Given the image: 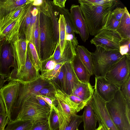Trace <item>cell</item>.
I'll list each match as a JSON object with an SVG mask.
<instances>
[{"instance_id": "obj_1", "label": "cell", "mask_w": 130, "mask_h": 130, "mask_svg": "<svg viewBox=\"0 0 130 130\" xmlns=\"http://www.w3.org/2000/svg\"><path fill=\"white\" fill-rule=\"evenodd\" d=\"M78 2L89 34L95 36L103 28L110 13L114 8H105L94 5L88 0H79Z\"/></svg>"}, {"instance_id": "obj_2", "label": "cell", "mask_w": 130, "mask_h": 130, "mask_svg": "<svg viewBox=\"0 0 130 130\" xmlns=\"http://www.w3.org/2000/svg\"><path fill=\"white\" fill-rule=\"evenodd\" d=\"M108 112L119 130H130V103L119 89L113 98L106 102Z\"/></svg>"}, {"instance_id": "obj_3", "label": "cell", "mask_w": 130, "mask_h": 130, "mask_svg": "<svg viewBox=\"0 0 130 130\" xmlns=\"http://www.w3.org/2000/svg\"><path fill=\"white\" fill-rule=\"evenodd\" d=\"M38 11L40 30L39 58L41 61L52 55L56 45L51 19L42 12Z\"/></svg>"}, {"instance_id": "obj_4", "label": "cell", "mask_w": 130, "mask_h": 130, "mask_svg": "<svg viewBox=\"0 0 130 130\" xmlns=\"http://www.w3.org/2000/svg\"><path fill=\"white\" fill-rule=\"evenodd\" d=\"M50 111V108L38 103L35 95H31L23 102L15 119L30 121L33 124L47 120Z\"/></svg>"}, {"instance_id": "obj_5", "label": "cell", "mask_w": 130, "mask_h": 130, "mask_svg": "<svg viewBox=\"0 0 130 130\" xmlns=\"http://www.w3.org/2000/svg\"><path fill=\"white\" fill-rule=\"evenodd\" d=\"M91 53L95 77H105L112 66L125 56L121 55L119 50H107L99 46Z\"/></svg>"}, {"instance_id": "obj_6", "label": "cell", "mask_w": 130, "mask_h": 130, "mask_svg": "<svg viewBox=\"0 0 130 130\" xmlns=\"http://www.w3.org/2000/svg\"><path fill=\"white\" fill-rule=\"evenodd\" d=\"M55 98L59 120V130H65L69 125L71 117L77 112L73 103L67 95L56 89Z\"/></svg>"}, {"instance_id": "obj_7", "label": "cell", "mask_w": 130, "mask_h": 130, "mask_svg": "<svg viewBox=\"0 0 130 130\" xmlns=\"http://www.w3.org/2000/svg\"><path fill=\"white\" fill-rule=\"evenodd\" d=\"M19 81V85L18 95L12 115L13 113L17 114L23 102L30 95H38L39 92L42 89L51 82V80L42 78L40 76L32 81Z\"/></svg>"}, {"instance_id": "obj_8", "label": "cell", "mask_w": 130, "mask_h": 130, "mask_svg": "<svg viewBox=\"0 0 130 130\" xmlns=\"http://www.w3.org/2000/svg\"><path fill=\"white\" fill-rule=\"evenodd\" d=\"M105 77L120 88L130 77V55H125L114 63Z\"/></svg>"}, {"instance_id": "obj_9", "label": "cell", "mask_w": 130, "mask_h": 130, "mask_svg": "<svg viewBox=\"0 0 130 130\" xmlns=\"http://www.w3.org/2000/svg\"><path fill=\"white\" fill-rule=\"evenodd\" d=\"M106 102L94 91L91 103L99 125L105 130H119L108 112Z\"/></svg>"}, {"instance_id": "obj_10", "label": "cell", "mask_w": 130, "mask_h": 130, "mask_svg": "<svg viewBox=\"0 0 130 130\" xmlns=\"http://www.w3.org/2000/svg\"><path fill=\"white\" fill-rule=\"evenodd\" d=\"M122 38L116 30L103 28L90 41L95 46H100L107 50L119 51Z\"/></svg>"}, {"instance_id": "obj_11", "label": "cell", "mask_w": 130, "mask_h": 130, "mask_svg": "<svg viewBox=\"0 0 130 130\" xmlns=\"http://www.w3.org/2000/svg\"><path fill=\"white\" fill-rule=\"evenodd\" d=\"M13 67L17 69L14 50L11 43L5 40L0 41V76L8 78L10 69Z\"/></svg>"}, {"instance_id": "obj_12", "label": "cell", "mask_w": 130, "mask_h": 130, "mask_svg": "<svg viewBox=\"0 0 130 130\" xmlns=\"http://www.w3.org/2000/svg\"><path fill=\"white\" fill-rule=\"evenodd\" d=\"M13 69L10 73L7 81L15 80L22 82L34 81L40 76L37 71L32 64L28 51L27 50V57L25 64L22 66L20 69Z\"/></svg>"}, {"instance_id": "obj_13", "label": "cell", "mask_w": 130, "mask_h": 130, "mask_svg": "<svg viewBox=\"0 0 130 130\" xmlns=\"http://www.w3.org/2000/svg\"><path fill=\"white\" fill-rule=\"evenodd\" d=\"M19 85V81L10 80L0 89V94L4 104L6 113L10 120H11L12 113L17 98Z\"/></svg>"}, {"instance_id": "obj_14", "label": "cell", "mask_w": 130, "mask_h": 130, "mask_svg": "<svg viewBox=\"0 0 130 130\" xmlns=\"http://www.w3.org/2000/svg\"><path fill=\"white\" fill-rule=\"evenodd\" d=\"M95 78V91L106 102L111 100L120 88L107 80L105 77Z\"/></svg>"}, {"instance_id": "obj_15", "label": "cell", "mask_w": 130, "mask_h": 130, "mask_svg": "<svg viewBox=\"0 0 130 130\" xmlns=\"http://www.w3.org/2000/svg\"><path fill=\"white\" fill-rule=\"evenodd\" d=\"M70 14L74 25L82 41L85 42L89 37L86 21L80 6L72 5L70 9Z\"/></svg>"}, {"instance_id": "obj_16", "label": "cell", "mask_w": 130, "mask_h": 130, "mask_svg": "<svg viewBox=\"0 0 130 130\" xmlns=\"http://www.w3.org/2000/svg\"><path fill=\"white\" fill-rule=\"evenodd\" d=\"M77 47L70 41L66 40L65 47L62 52L60 53V47L58 43L56 45L51 57L57 63L66 62H72L76 55Z\"/></svg>"}, {"instance_id": "obj_17", "label": "cell", "mask_w": 130, "mask_h": 130, "mask_svg": "<svg viewBox=\"0 0 130 130\" xmlns=\"http://www.w3.org/2000/svg\"><path fill=\"white\" fill-rule=\"evenodd\" d=\"M24 10L25 9L23 12L15 20L0 29V41L5 40L10 43L19 39V31Z\"/></svg>"}, {"instance_id": "obj_18", "label": "cell", "mask_w": 130, "mask_h": 130, "mask_svg": "<svg viewBox=\"0 0 130 130\" xmlns=\"http://www.w3.org/2000/svg\"><path fill=\"white\" fill-rule=\"evenodd\" d=\"M52 1L43 0L42 4L36 7L38 11H40L48 16L52 22L55 41L56 45L59 43V40L58 20L56 17V12L54 10Z\"/></svg>"}, {"instance_id": "obj_19", "label": "cell", "mask_w": 130, "mask_h": 130, "mask_svg": "<svg viewBox=\"0 0 130 130\" xmlns=\"http://www.w3.org/2000/svg\"><path fill=\"white\" fill-rule=\"evenodd\" d=\"M10 42L15 55L17 70H19L26 63L27 46L29 42L25 39L18 38Z\"/></svg>"}, {"instance_id": "obj_20", "label": "cell", "mask_w": 130, "mask_h": 130, "mask_svg": "<svg viewBox=\"0 0 130 130\" xmlns=\"http://www.w3.org/2000/svg\"><path fill=\"white\" fill-rule=\"evenodd\" d=\"M65 68V93L70 95L72 92L80 82L74 70L72 62H66L64 64Z\"/></svg>"}, {"instance_id": "obj_21", "label": "cell", "mask_w": 130, "mask_h": 130, "mask_svg": "<svg viewBox=\"0 0 130 130\" xmlns=\"http://www.w3.org/2000/svg\"><path fill=\"white\" fill-rule=\"evenodd\" d=\"M94 90L90 83H84L79 82L74 87L71 95L78 97L88 104L92 98Z\"/></svg>"}, {"instance_id": "obj_22", "label": "cell", "mask_w": 130, "mask_h": 130, "mask_svg": "<svg viewBox=\"0 0 130 130\" xmlns=\"http://www.w3.org/2000/svg\"><path fill=\"white\" fill-rule=\"evenodd\" d=\"M74 72L79 81L84 83L89 82L91 74L76 54L72 62Z\"/></svg>"}, {"instance_id": "obj_23", "label": "cell", "mask_w": 130, "mask_h": 130, "mask_svg": "<svg viewBox=\"0 0 130 130\" xmlns=\"http://www.w3.org/2000/svg\"><path fill=\"white\" fill-rule=\"evenodd\" d=\"M33 0H0L1 19L18 7L32 2Z\"/></svg>"}, {"instance_id": "obj_24", "label": "cell", "mask_w": 130, "mask_h": 130, "mask_svg": "<svg viewBox=\"0 0 130 130\" xmlns=\"http://www.w3.org/2000/svg\"><path fill=\"white\" fill-rule=\"evenodd\" d=\"M84 108L82 116L84 130H95L98 121L92 108L91 101Z\"/></svg>"}, {"instance_id": "obj_25", "label": "cell", "mask_w": 130, "mask_h": 130, "mask_svg": "<svg viewBox=\"0 0 130 130\" xmlns=\"http://www.w3.org/2000/svg\"><path fill=\"white\" fill-rule=\"evenodd\" d=\"M116 30L122 40H130V15L126 7Z\"/></svg>"}, {"instance_id": "obj_26", "label": "cell", "mask_w": 130, "mask_h": 130, "mask_svg": "<svg viewBox=\"0 0 130 130\" xmlns=\"http://www.w3.org/2000/svg\"><path fill=\"white\" fill-rule=\"evenodd\" d=\"M76 53L91 75H93V62L91 53L84 46L78 45Z\"/></svg>"}, {"instance_id": "obj_27", "label": "cell", "mask_w": 130, "mask_h": 130, "mask_svg": "<svg viewBox=\"0 0 130 130\" xmlns=\"http://www.w3.org/2000/svg\"><path fill=\"white\" fill-rule=\"evenodd\" d=\"M32 2L27 4L25 8L24 17L19 31V39L27 40L28 30L31 21V12L33 7Z\"/></svg>"}, {"instance_id": "obj_28", "label": "cell", "mask_w": 130, "mask_h": 130, "mask_svg": "<svg viewBox=\"0 0 130 130\" xmlns=\"http://www.w3.org/2000/svg\"><path fill=\"white\" fill-rule=\"evenodd\" d=\"M27 4L18 7L14 10L3 17L0 21V29L17 19L23 12Z\"/></svg>"}, {"instance_id": "obj_29", "label": "cell", "mask_w": 130, "mask_h": 130, "mask_svg": "<svg viewBox=\"0 0 130 130\" xmlns=\"http://www.w3.org/2000/svg\"><path fill=\"white\" fill-rule=\"evenodd\" d=\"M32 124L30 121L11 120L5 130H29Z\"/></svg>"}, {"instance_id": "obj_30", "label": "cell", "mask_w": 130, "mask_h": 130, "mask_svg": "<svg viewBox=\"0 0 130 130\" xmlns=\"http://www.w3.org/2000/svg\"><path fill=\"white\" fill-rule=\"evenodd\" d=\"M31 13V21L28 30L27 40L34 45V33L39 11L36 7H33Z\"/></svg>"}, {"instance_id": "obj_31", "label": "cell", "mask_w": 130, "mask_h": 130, "mask_svg": "<svg viewBox=\"0 0 130 130\" xmlns=\"http://www.w3.org/2000/svg\"><path fill=\"white\" fill-rule=\"evenodd\" d=\"M59 40V44L60 47V53L63 51L65 47L66 41V21L63 15L60 14L58 20Z\"/></svg>"}, {"instance_id": "obj_32", "label": "cell", "mask_w": 130, "mask_h": 130, "mask_svg": "<svg viewBox=\"0 0 130 130\" xmlns=\"http://www.w3.org/2000/svg\"><path fill=\"white\" fill-rule=\"evenodd\" d=\"M31 60L33 65L38 71L40 70L41 61L40 60L34 45L29 42L27 47Z\"/></svg>"}, {"instance_id": "obj_33", "label": "cell", "mask_w": 130, "mask_h": 130, "mask_svg": "<svg viewBox=\"0 0 130 130\" xmlns=\"http://www.w3.org/2000/svg\"><path fill=\"white\" fill-rule=\"evenodd\" d=\"M64 63H57L53 69L41 72L40 77L42 78L50 80L55 79L58 75L61 68Z\"/></svg>"}, {"instance_id": "obj_34", "label": "cell", "mask_w": 130, "mask_h": 130, "mask_svg": "<svg viewBox=\"0 0 130 130\" xmlns=\"http://www.w3.org/2000/svg\"><path fill=\"white\" fill-rule=\"evenodd\" d=\"M64 77L65 68L63 64L61 68L58 76L55 79L51 80L56 89L64 92L65 91Z\"/></svg>"}, {"instance_id": "obj_35", "label": "cell", "mask_w": 130, "mask_h": 130, "mask_svg": "<svg viewBox=\"0 0 130 130\" xmlns=\"http://www.w3.org/2000/svg\"><path fill=\"white\" fill-rule=\"evenodd\" d=\"M56 9L59 13L63 15L66 21L65 26L72 27L75 31V33L78 34L74 25L70 13L68 10L64 8H60L58 7H57Z\"/></svg>"}, {"instance_id": "obj_36", "label": "cell", "mask_w": 130, "mask_h": 130, "mask_svg": "<svg viewBox=\"0 0 130 130\" xmlns=\"http://www.w3.org/2000/svg\"><path fill=\"white\" fill-rule=\"evenodd\" d=\"M56 89L55 86L51 82L49 85L44 87L40 90L38 95L51 98H55Z\"/></svg>"}, {"instance_id": "obj_37", "label": "cell", "mask_w": 130, "mask_h": 130, "mask_svg": "<svg viewBox=\"0 0 130 130\" xmlns=\"http://www.w3.org/2000/svg\"><path fill=\"white\" fill-rule=\"evenodd\" d=\"M48 121L50 130H59L58 117L54 110H51Z\"/></svg>"}, {"instance_id": "obj_38", "label": "cell", "mask_w": 130, "mask_h": 130, "mask_svg": "<svg viewBox=\"0 0 130 130\" xmlns=\"http://www.w3.org/2000/svg\"><path fill=\"white\" fill-rule=\"evenodd\" d=\"M92 4L105 8H114L118 4V1L115 0H88Z\"/></svg>"}, {"instance_id": "obj_39", "label": "cell", "mask_w": 130, "mask_h": 130, "mask_svg": "<svg viewBox=\"0 0 130 130\" xmlns=\"http://www.w3.org/2000/svg\"><path fill=\"white\" fill-rule=\"evenodd\" d=\"M40 30L39 23V13L38 14L36 27L34 33V45L39 58L40 53Z\"/></svg>"}, {"instance_id": "obj_40", "label": "cell", "mask_w": 130, "mask_h": 130, "mask_svg": "<svg viewBox=\"0 0 130 130\" xmlns=\"http://www.w3.org/2000/svg\"><path fill=\"white\" fill-rule=\"evenodd\" d=\"M83 121L82 115H78L77 114L74 115L72 117L69 125L65 130H76Z\"/></svg>"}, {"instance_id": "obj_41", "label": "cell", "mask_w": 130, "mask_h": 130, "mask_svg": "<svg viewBox=\"0 0 130 130\" xmlns=\"http://www.w3.org/2000/svg\"><path fill=\"white\" fill-rule=\"evenodd\" d=\"M120 21L116 19L111 13H110L103 28L116 30L118 26Z\"/></svg>"}, {"instance_id": "obj_42", "label": "cell", "mask_w": 130, "mask_h": 130, "mask_svg": "<svg viewBox=\"0 0 130 130\" xmlns=\"http://www.w3.org/2000/svg\"><path fill=\"white\" fill-rule=\"evenodd\" d=\"M119 89L125 99L130 103V77L120 86Z\"/></svg>"}, {"instance_id": "obj_43", "label": "cell", "mask_w": 130, "mask_h": 130, "mask_svg": "<svg viewBox=\"0 0 130 130\" xmlns=\"http://www.w3.org/2000/svg\"><path fill=\"white\" fill-rule=\"evenodd\" d=\"M68 96L73 103L75 109L77 113L82 109L87 104L75 96L70 95H68Z\"/></svg>"}, {"instance_id": "obj_44", "label": "cell", "mask_w": 130, "mask_h": 130, "mask_svg": "<svg viewBox=\"0 0 130 130\" xmlns=\"http://www.w3.org/2000/svg\"><path fill=\"white\" fill-rule=\"evenodd\" d=\"M57 63L51 56L46 60L41 61L40 71L41 72L53 69Z\"/></svg>"}, {"instance_id": "obj_45", "label": "cell", "mask_w": 130, "mask_h": 130, "mask_svg": "<svg viewBox=\"0 0 130 130\" xmlns=\"http://www.w3.org/2000/svg\"><path fill=\"white\" fill-rule=\"evenodd\" d=\"M29 130H50L48 120L33 124Z\"/></svg>"}, {"instance_id": "obj_46", "label": "cell", "mask_w": 130, "mask_h": 130, "mask_svg": "<svg viewBox=\"0 0 130 130\" xmlns=\"http://www.w3.org/2000/svg\"><path fill=\"white\" fill-rule=\"evenodd\" d=\"M40 98L44 100L48 105L51 108V110H53L56 113L57 109L56 104V103L55 98H51L41 95H37Z\"/></svg>"}, {"instance_id": "obj_47", "label": "cell", "mask_w": 130, "mask_h": 130, "mask_svg": "<svg viewBox=\"0 0 130 130\" xmlns=\"http://www.w3.org/2000/svg\"><path fill=\"white\" fill-rule=\"evenodd\" d=\"M126 8H116L111 11V13L116 20L120 21L125 12Z\"/></svg>"}, {"instance_id": "obj_48", "label": "cell", "mask_w": 130, "mask_h": 130, "mask_svg": "<svg viewBox=\"0 0 130 130\" xmlns=\"http://www.w3.org/2000/svg\"><path fill=\"white\" fill-rule=\"evenodd\" d=\"M10 120L7 114H0V130H5Z\"/></svg>"}, {"instance_id": "obj_49", "label": "cell", "mask_w": 130, "mask_h": 130, "mask_svg": "<svg viewBox=\"0 0 130 130\" xmlns=\"http://www.w3.org/2000/svg\"><path fill=\"white\" fill-rule=\"evenodd\" d=\"M65 40L69 41L72 42L75 46L77 47L78 42L75 34H69L66 35Z\"/></svg>"}, {"instance_id": "obj_50", "label": "cell", "mask_w": 130, "mask_h": 130, "mask_svg": "<svg viewBox=\"0 0 130 130\" xmlns=\"http://www.w3.org/2000/svg\"><path fill=\"white\" fill-rule=\"evenodd\" d=\"M66 0H54L52 1L54 5L60 8H64Z\"/></svg>"}, {"instance_id": "obj_51", "label": "cell", "mask_w": 130, "mask_h": 130, "mask_svg": "<svg viewBox=\"0 0 130 130\" xmlns=\"http://www.w3.org/2000/svg\"><path fill=\"white\" fill-rule=\"evenodd\" d=\"M35 97L38 103L40 105L45 107L50 108L48 104L43 99L37 95H35Z\"/></svg>"}, {"instance_id": "obj_52", "label": "cell", "mask_w": 130, "mask_h": 130, "mask_svg": "<svg viewBox=\"0 0 130 130\" xmlns=\"http://www.w3.org/2000/svg\"><path fill=\"white\" fill-rule=\"evenodd\" d=\"M6 113L5 106L0 94V114Z\"/></svg>"}, {"instance_id": "obj_53", "label": "cell", "mask_w": 130, "mask_h": 130, "mask_svg": "<svg viewBox=\"0 0 130 130\" xmlns=\"http://www.w3.org/2000/svg\"><path fill=\"white\" fill-rule=\"evenodd\" d=\"M43 0H33L32 4L33 6L37 7L41 6L43 3Z\"/></svg>"}, {"instance_id": "obj_54", "label": "cell", "mask_w": 130, "mask_h": 130, "mask_svg": "<svg viewBox=\"0 0 130 130\" xmlns=\"http://www.w3.org/2000/svg\"><path fill=\"white\" fill-rule=\"evenodd\" d=\"M7 79H4L3 77L0 76V89L3 87Z\"/></svg>"}, {"instance_id": "obj_55", "label": "cell", "mask_w": 130, "mask_h": 130, "mask_svg": "<svg viewBox=\"0 0 130 130\" xmlns=\"http://www.w3.org/2000/svg\"><path fill=\"white\" fill-rule=\"evenodd\" d=\"M95 130H105L102 126L100 125H99L98 127Z\"/></svg>"}, {"instance_id": "obj_56", "label": "cell", "mask_w": 130, "mask_h": 130, "mask_svg": "<svg viewBox=\"0 0 130 130\" xmlns=\"http://www.w3.org/2000/svg\"><path fill=\"white\" fill-rule=\"evenodd\" d=\"M0 20H1V17H0Z\"/></svg>"}, {"instance_id": "obj_57", "label": "cell", "mask_w": 130, "mask_h": 130, "mask_svg": "<svg viewBox=\"0 0 130 130\" xmlns=\"http://www.w3.org/2000/svg\"><path fill=\"white\" fill-rule=\"evenodd\" d=\"M77 130H79L78 128L77 129Z\"/></svg>"}, {"instance_id": "obj_58", "label": "cell", "mask_w": 130, "mask_h": 130, "mask_svg": "<svg viewBox=\"0 0 130 130\" xmlns=\"http://www.w3.org/2000/svg\"><path fill=\"white\" fill-rule=\"evenodd\" d=\"M78 128H77V129L76 130H77V129Z\"/></svg>"}]
</instances>
